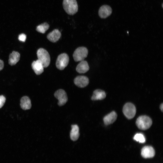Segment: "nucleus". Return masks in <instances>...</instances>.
Listing matches in <instances>:
<instances>
[{
    "mask_svg": "<svg viewBox=\"0 0 163 163\" xmlns=\"http://www.w3.org/2000/svg\"><path fill=\"white\" fill-rule=\"evenodd\" d=\"M63 6L65 12L70 15H74L78 11V7L76 0H64Z\"/></svg>",
    "mask_w": 163,
    "mask_h": 163,
    "instance_id": "1",
    "label": "nucleus"
},
{
    "mask_svg": "<svg viewBox=\"0 0 163 163\" xmlns=\"http://www.w3.org/2000/svg\"><path fill=\"white\" fill-rule=\"evenodd\" d=\"M37 55L38 60L42 64L44 68L48 67L50 63V59L48 52L45 49L41 48L37 51Z\"/></svg>",
    "mask_w": 163,
    "mask_h": 163,
    "instance_id": "2",
    "label": "nucleus"
},
{
    "mask_svg": "<svg viewBox=\"0 0 163 163\" xmlns=\"http://www.w3.org/2000/svg\"><path fill=\"white\" fill-rule=\"evenodd\" d=\"M152 124L151 119L147 116H141L136 120V124L138 128L142 130H146L149 128Z\"/></svg>",
    "mask_w": 163,
    "mask_h": 163,
    "instance_id": "3",
    "label": "nucleus"
},
{
    "mask_svg": "<svg viewBox=\"0 0 163 163\" xmlns=\"http://www.w3.org/2000/svg\"><path fill=\"white\" fill-rule=\"evenodd\" d=\"M88 51L87 49L84 47L78 48L73 54V58L76 62L83 61L88 56Z\"/></svg>",
    "mask_w": 163,
    "mask_h": 163,
    "instance_id": "4",
    "label": "nucleus"
},
{
    "mask_svg": "<svg viewBox=\"0 0 163 163\" xmlns=\"http://www.w3.org/2000/svg\"><path fill=\"white\" fill-rule=\"evenodd\" d=\"M123 112L127 118L128 119H133L136 115V108L132 103H128L124 106Z\"/></svg>",
    "mask_w": 163,
    "mask_h": 163,
    "instance_id": "5",
    "label": "nucleus"
},
{
    "mask_svg": "<svg viewBox=\"0 0 163 163\" xmlns=\"http://www.w3.org/2000/svg\"><path fill=\"white\" fill-rule=\"evenodd\" d=\"M69 59L68 54L65 53L61 54L58 57L56 66L59 70H64L68 65Z\"/></svg>",
    "mask_w": 163,
    "mask_h": 163,
    "instance_id": "6",
    "label": "nucleus"
},
{
    "mask_svg": "<svg viewBox=\"0 0 163 163\" xmlns=\"http://www.w3.org/2000/svg\"><path fill=\"white\" fill-rule=\"evenodd\" d=\"M54 96L58 100V104L60 106L64 105L68 101V97L65 90L60 89L56 92Z\"/></svg>",
    "mask_w": 163,
    "mask_h": 163,
    "instance_id": "7",
    "label": "nucleus"
},
{
    "mask_svg": "<svg viewBox=\"0 0 163 163\" xmlns=\"http://www.w3.org/2000/svg\"><path fill=\"white\" fill-rule=\"evenodd\" d=\"M112 12L111 8L109 6L105 5L102 6L100 8L98 14L101 18L105 19L110 16Z\"/></svg>",
    "mask_w": 163,
    "mask_h": 163,
    "instance_id": "8",
    "label": "nucleus"
},
{
    "mask_svg": "<svg viewBox=\"0 0 163 163\" xmlns=\"http://www.w3.org/2000/svg\"><path fill=\"white\" fill-rule=\"evenodd\" d=\"M89 79L84 76H79L74 79L75 84L77 86L80 88H84L87 86L89 83Z\"/></svg>",
    "mask_w": 163,
    "mask_h": 163,
    "instance_id": "9",
    "label": "nucleus"
},
{
    "mask_svg": "<svg viewBox=\"0 0 163 163\" xmlns=\"http://www.w3.org/2000/svg\"><path fill=\"white\" fill-rule=\"evenodd\" d=\"M141 154L145 158H149L153 157L155 154L154 149L151 146H146L142 149Z\"/></svg>",
    "mask_w": 163,
    "mask_h": 163,
    "instance_id": "10",
    "label": "nucleus"
},
{
    "mask_svg": "<svg viewBox=\"0 0 163 163\" xmlns=\"http://www.w3.org/2000/svg\"><path fill=\"white\" fill-rule=\"evenodd\" d=\"M61 36V32L59 30L56 29L49 33L47 37V39L50 41L53 42H56L59 39Z\"/></svg>",
    "mask_w": 163,
    "mask_h": 163,
    "instance_id": "11",
    "label": "nucleus"
},
{
    "mask_svg": "<svg viewBox=\"0 0 163 163\" xmlns=\"http://www.w3.org/2000/svg\"><path fill=\"white\" fill-rule=\"evenodd\" d=\"M117 115L115 112H112L105 116L103 119V121L105 125H108L113 123L116 120Z\"/></svg>",
    "mask_w": 163,
    "mask_h": 163,
    "instance_id": "12",
    "label": "nucleus"
},
{
    "mask_svg": "<svg viewBox=\"0 0 163 163\" xmlns=\"http://www.w3.org/2000/svg\"><path fill=\"white\" fill-rule=\"evenodd\" d=\"M32 66V69L37 75L41 74L44 71V68L42 64L38 60L33 62Z\"/></svg>",
    "mask_w": 163,
    "mask_h": 163,
    "instance_id": "13",
    "label": "nucleus"
},
{
    "mask_svg": "<svg viewBox=\"0 0 163 163\" xmlns=\"http://www.w3.org/2000/svg\"><path fill=\"white\" fill-rule=\"evenodd\" d=\"M89 70V67L87 62L85 61L80 62L76 68V71L80 74L85 73Z\"/></svg>",
    "mask_w": 163,
    "mask_h": 163,
    "instance_id": "14",
    "label": "nucleus"
},
{
    "mask_svg": "<svg viewBox=\"0 0 163 163\" xmlns=\"http://www.w3.org/2000/svg\"><path fill=\"white\" fill-rule=\"evenodd\" d=\"M20 54L17 52L13 51L9 56V64L12 66L16 65L20 60Z\"/></svg>",
    "mask_w": 163,
    "mask_h": 163,
    "instance_id": "15",
    "label": "nucleus"
},
{
    "mask_svg": "<svg viewBox=\"0 0 163 163\" xmlns=\"http://www.w3.org/2000/svg\"><path fill=\"white\" fill-rule=\"evenodd\" d=\"M72 129L70 132V137L74 141L77 140L80 136L79 128L77 125H73L71 126Z\"/></svg>",
    "mask_w": 163,
    "mask_h": 163,
    "instance_id": "16",
    "label": "nucleus"
},
{
    "mask_svg": "<svg viewBox=\"0 0 163 163\" xmlns=\"http://www.w3.org/2000/svg\"><path fill=\"white\" fill-rule=\"evenodd\" d=\"M106 96V93L104 91L97 89L94 91L91 99L93 101L101 100L104 99Z\"/></svg>",
    "mask_w": 163,
    "mask_h": 163,
    "instance_id": "17",
    "label": "nucleus"
},
{
    "mask_svg": "<svg viewBox=\"0 0 163 163\" xmlns=\"http://www.w3.org/2000/svg\"><path fill=\"white\" fill-rule=\"evenodd\" d=\"M20 105L23 110H27L30 109L31 107L32 104L29 98L26 96L22 97L21 100Z\"/></svg>",
    "mask_w": 163,
    "mask_h": 163,
    "instance_id": "18",
    "label": "nucleus"
},
{
    "mask_svg": "<svg viewBox=\"0 0 163 163\" xmlns=\"http://www.w3.org/2000/svg\"><path fill=\"white\" fill-rule=\"evenodd\" d=\"M49 28V24L47 23H44L38 26L37 27L36 30L40 33L44 34Z\"/></svg>",
    "mask_w": 163,
    "mask_h": 163,
    "instance_id": "19",
    "label": "nucleus"
},
{
    "mask_svg": "<svg viewBox=\"0 0 163 163\" xmlns=\"http://www.w3.org/2000/svg\"><path fill=\"white\" fill-rule=\"evenodd\" d=\"M133 138L134 140L141 143H143L146 141V139L144 135L141 133L136 134Z\"/></svg>",
    "mask_w": 163,
    "mask_h": 163,
    "instance_id": "20",
    "label": "nucleus"
},
{
    "mask_svg": "<svg viewBox=\"0 0 163 163\" xmlns=\"http://www.w3.org/2000/svg\"><path fill=\"white\" fill-rule=\"evenodd\" d=\"M6 100V98L3 95L0 96V108L3 106Z\"/></svg>",
    "mask_w": 163,
    "mask_h": 163,
    "instance_id": "21",
    "label": "nucleus"
},
{
    "mask_svg": "<svg viewBox=\"0 0 163 163\" xmlns=\"http://www.w3.org/2000/svg\"><path fill=\"white\" fill-rule=\"evenodd\" d=\"M18 39L20 41L25 42L26 39V36L25 34H22L20 35Z\"/></svg>",
    "mask_w": 163,
    "mask_h": 163,
    "instance_id": "22",
    "label": "nucleus"
},
{
    "mask_svg": "<svg viewBox=\"0 0 163 163\" xmlns=\"http://www.w3.org/2000/svg\"><path fill=\"white\" fill-rule=\"evenodd\" d=\"M4 62L2 60H0V71L2 70L4 67Z\"/></svg>",
    "mask_w": 163,
    "mask_h": 163,
    "instance_id": "23",
    "label": "nucleus"
},
{
    "mask_svg": "<svg viewBox=\"0 0 163 163\" xmlns=\"http://www.w3.org/2000/svg\"><path fill=\"white\" fill-rule=\"evenodd\" d=\"M160 109L161 110V111L162 112L163 111V103H162L160 106Z\"/></svg>",
    "mask_w": 163,
    "mask_h": 163,
    "instance_id": "24",
    "label": "nucleus"
}]
</instances>
